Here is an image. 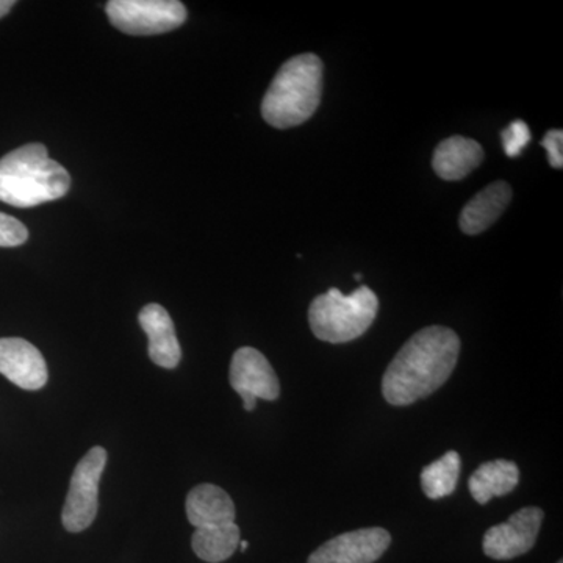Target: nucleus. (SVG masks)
Wrapping results in <instances>:
<instances>
[{
	"label": "nucleus",
	"mask_w": 563,
	"mask_h": 563,
	"mask_svg": "<svg viewBox=\"0 0 563 563\" xmlns=\"http://www.w3.org/2000/svg\"><path fill=\"white\" fill-rule=\"evenodd\" d=\"M461 339L453 329L431 325L415 333L395 355L383 377V396L402 407L428 398L453 374Z\"/></svg>",
	"instance_id": "obj_1"
},
{
	"label": "nucleus",
	"mask_w": 563,
	"mask_h": 563,
	"mask_svg": "<svg viewBox=\"0 0 563 563\" xmlns=\"http://www.w3.org/2000/svg\"><path fill=\"white\" fill-rule=\"evenodd\" d=\"M69 187V173L43 144H25L0 158V201L9 206L31 209L63 198Z\"/></svg>",
	"instance_id": "obj_2"
},
{
	"label": "nucleus",
	"mask_w": 563,
	"mask_h": 563,
	"mask_svg": "<svg viewBox=\"0 0 563 563\" xmlns=\"http://www.w3.org/2000/svg\"><path fill=\"white\" fill-rule=\"evenodd\" d=\"M322 62L301 54L277 70L262 102L263 120L276 129H290L313 117L321 102Z\"/></svg>",
	"instance_id": "obj_3"
},
{
	"label": "nucleus",
	"mask_w": 563,
	"mask_h": 563,
	"mask_svg": "<svg viewBox=\"0 0 563 563\" xmlns=\"http://www.w3.org/2000/svg\"><path fill=\"white\" fill-rule=\"evenodd\" d=\"M379 310V299L372 288L362 285L351 295L331 288L317 296L309 309L312 332L321 342L347 343L372 328Z\"/></svg>",
	"instance_id": "obj_4"
},
{
	"label": "nucleus",
	"mask_w": 563,
	"mask_h": 563,
	"mask_svg": "<svg viewBox=\"0 0 563 563\" xmlns=\"http://www.w3.org/2000/svg\"><path fill=\"white\" fill-rule=\"evenodd\" d=\"M106 11L111 24L128 35H161L187 20V9L177 0H111Z\"/></svg>",
	"instance_id": "obj_5"
},
{
	"label": "nucleus",
	"mask_w": 563,
	"mask_h": 563,
	"mask_svg": "<svg viewBox=\"0 0 563 563\" xmlns=\"http://www.w3.org/2000/svg\"><path fill=\"white\" fill-rule=\"evenodd\" d=\"M106 465L107 451L101 446L92 448L77 463L62 514L66 531H85L96 520L99 510V483Z\"/></svg>",
	"instance_id": "obj_6"
},
{
	"label": "nucleus",
	"mask_w": 563,
	"mask_h": 563,
	"mask_svg": "<svg viewBox=\"0 0 563 563\" xmlns=\"http://www.w3.org/2000/svg\"><path fill=\"white\" fill-rule=\"evenodd\" d=\"M229 380L233 390L242 396L246 412L255 409L257 399L276 401L280 395L279 379L272 363L254 347H240L233 354Z\"/></svg>",
	"instance_id": "obj_7"
},
{
	"label": "nucleus",
	"mask_w": 563,
	"mask_h": 563,
	"mask_svg": "<svg viewBox=\"0 0 563 563\" xmlns=\"http://www.w3.org/2000/svg\"><path fill=\"white\" fill-rule=\"evenodd\" d=\"M544 514L539 507H525L509 520L493 526L484 536V553L495 561H510L532 550Z\"/></svg>",
	"instance_id": "obj_8"
},
{
	"label": "nucleus",
	"mask_w": 563,
	"mask_h": 563,
	"mask_svg": "<svg viewBox=\"0 0 563 563\" xmlns=\"http://www.w3.org/2000/svg\"><path fill=\"white\" fill-rule=\"evenodd\" d=\"M390 543V532L383 528L357 529L321 544L307 563H374Z\"/></svg>",
	"instance_id": "obj_9"
},
{
	"label": "nucleus",
	"mask_w": 563,
	"mask_h": 563,
	"mask_svg": "<svg viewBox=\"0 0 563 563\" xmlns=\"http://www.w3.org/2000/svg\"><path fill=\"white\" fill-rule=\"evenodd\" d=\"M0 374L24 390H40L49 379L46 361L24 339H0Z\"/></svg>",
	"instance_id": "obj_10"
},
{
	"label": "nucleus",
	"mask_w": 563,
	"mask_h": 563,
	"mask_svg": "<svg viewBox=\"0 0 563 563\" xmlns=\"http://www.w3.org/2000/svg\"><path fill=\"white\" fill-rule=\"evenodd\" d=\"M140 325L150 339V358L161 368L174 369L180 363L181 350L176 328L166 309L158 303H147L141 309Z\"/></svg>",
	"instance_id": "obj_11"
},
{
	"label": "nucleus",
	"mask_w": 563,
	"mask_h": 563,
	"mask_svg": "<svg viewBox=\"0 0 563 563\" xmlns=\"http://www.w3.org/2000/svg\"><path fill=\"white\" fill-rule=\"evenodd\" d=\"M484 162V150L476 140L455 135L443 140L433 154L432 166L443 180H462Z\"/></svg>",
	"instance_id": "obj_12"
},
{
	"label": "nucleus",
	"mask_w": 563,
	"mask_h": 563,
	"mask_svg": "<svg viewBox=\"0 0 563 563\" xmlns=\"http://www.w3.org/2000/svg\"><path fill=\"white\" fill-rule=\"evenodd\" d=\"M512 199V188L506 181H495L463 207L461 229L466 235H479L498 221Z\"/></svg>",
	"instance_id": "obj_13"
},
{
	"label": "nucleus",
	"mask_w": 563,
	"mask_h": 563,
	"mask_svg": "<svg viewBox=\"0 0 563 563\" xmlns=\"http://www.w3.org/2000/svg\"><path fill=\"white\" fill-rule=\"evenodd\" d=\"M187 517L196 529L235 523V504L213 484H201L187 496Z\"/></svg>",
	"instance_id": "obj_14"
},
{
	"label": "nucleus",
	"mask_w": 563,
	"mask_h": 563,
	"mask_svg": "<svg viewBox=\"0 0 563 563\" xmlns=\"http://www.w3.org/2000/svg\"><path fill=\"white\" fill-rule=\"evenodd\" d=\"M520 483V468L512 461L483 463L470 477L468 488L474 501L487 504L496 496L514 492Z\"/></svg>",
	"instance_id": "obj_15"
},
{
	"label": "nucleus",
	"mask_w": 563,
	"mask_h": 563,
	"mask_svg": "<svg viewBox=\"0 0 563 563\" xmlns=\"http://www.w3.org/2000/svg\"><path fill=\"white\" fill-rule=\"evenodd\" d=\"M240 542V528L235 523L199 528L192 533L191 547L203 562L220 563L235 553Z\"/></svg>",
	"instance_id": "obj_16"
},
{
	"label": "nucleus",
	"mask_w": 563,
	"mask_h": 563,
	"mask_svg": "<svg viewBox=\"0 0 563 563\" xmlns=\"http://www.w3.org/2000/svg\"><path fill=\"white\" fill-rule=\"evenodd\" d=\"M461 455L450 451L421 472V487L429 499H442L453 495L461 476Z\"/></svg>",
	"instance_id": "obj_17"
},
{
	"label": "nucleus",
	"mask_w": 563,
	"mask_h": 563,
	"mask_svg": "<svg viewBox=\"0 0 563 563\" xmlns=\"http://www.w3.org/2000/svg\"><path fill=\"white\" fill-rule=\"evenodd\" d=\"M501 139L507 157L515 158L521 155L532 136L528 124L525 121L517 120L503 132Z\"/></svg>",
	"instance_id": "obj_18"
},
{
	"label": "nucleus",
	"mask_w": 563,
	"mask_h": 563,
	"mask_svg": "<svg viewBox=\"0 0 563 563\" xmlns=\"http://www.w3.org/2000/svg\"><path fill=\"white\" fill-rule=\"evenodd\" d=\"M29 240V231L16 218L0 211V247L21 246Z\"/></svg>",
	"instance_id": "obj_19"
},
{
	"label": "nucleus",
	"mask_w": 563,
	"mask_h": 563,
	"mask_svg": "<svg viewBox=\"0 0 563 563\" xmlns=\"http://www.w3.org/2000/svg\"><path fill=\"white\" fill-rule=\"evenodd\" d=\"M542 146L548 152V161L551 166L561 169L563 166V132L558 129L548 132L542 140Z\"/></svg>",
	"instance_id": "obj_20"
},
{
	"label": "nucleus",
	"mask_w": 563,
	"mask_h": 563,
	"mask_svg": "<svg viewBox=\"0 0 563 563\" xmlns=\"http://www.w3.org/2000/svg\"><path fill=\"white\" fill-rule=\"evenodd\" d=\"M14 2L13 0H0V18L9 14V11L13 9Z\"/></svg>",
	"instance_id": "obj_21"
},
{
	"label": "nucleus",
	"mask_w": 563,
	"mask_h": 563,
	"mask_svg": "<svg viewBox=\"0 0 563 563\" xmlns=\"http://www.w3.org/2000/svg\"><path fill=\"white\" fill-rule=\"evenodd\" d=\"M239 547L242 548L243 553H246L247 548H250V542H246V540H244V542H240Z\"/></svg>",
	"instance_id": "obj_22"
},
{
	"label": "nucleus",
	"mask_w": 563,
	"mask_h": 563,
	"mask_svg": "<svg viewBox=\"0 0 563 563\" xmlns=\"http://www.w3.org/2000/svg\"><path fill=\"white\" fill-rule=\"evenodd\" d=\"M354 279L355 280H361L362 279V274H354Z\"/></svg>",
	"instance_id": "obj_23"
},
{
	"label": "nucleus",
	"mask_w": 563,
	"mask_h": 563,
	"mask_svg": "<svg viewBox=\"0 0 563 563\" xmlns=\"http://www.w3.org/2000/svg\"><path fill=\"white\" fill-rule=\"evenodd\" d=\"M558 563H562V561H561V562H558Z\"/></svg>",
	"instance_id": "obj_24"
}]
</instances>
